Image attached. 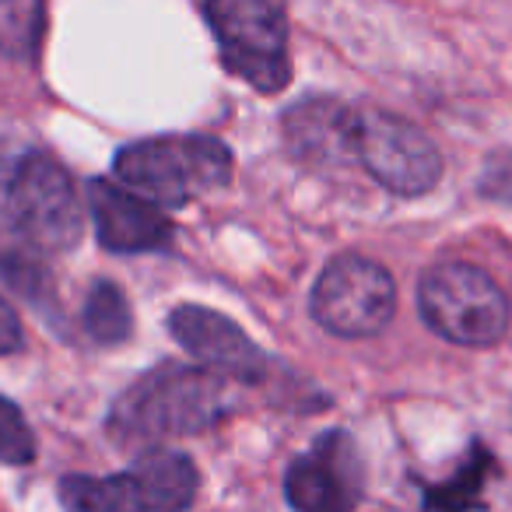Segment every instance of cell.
Returning a JSON list of instances; mask_svg holds the SVG:
<instances>
[{"label":"cell","mask_w":512,"mask_h":512,"mask_svg":"<svg viewBox=\"0 0 512 512\" xmlns=\"http://www.w3.org/2000/svg\"><path fill=\"white\" fill-rule=\"evenodd\" d=\"M235 407L232 383L200 365L162 362L141 376L113 407L106 432L127 449H162L169 439L200 435L225 421Z\"/></svg>","instance_id":"6da1fadb"},{"label":"cell","mask_w":512,"mask_h":512,"mask_svg":"<svg viewBox=\"0 0 512 512\" xmlns=\"http://www.w3.org/2000/svg\"><path fill=\"white\" fill-rule=\"evenodd\" d=\"M113 172L123 190L155 207H186L232 179V151L218 137L165 134L116 151Z\"/></svg>","instance_id":"7a4b0ae2"},{"label":"cell","mask_w":512,"mask_h":512,"mask_svg":"<svg viewBox=\"0 0 512 512\" xmlns=\"http://www.w3.org/2000/svg\"><path fill=\"white\" fill-rule=\"evenodd\" d=\"M0 214L46 253H67L85 232V211L67 169L36 148L0 158Z\"/></svg>","instance_id":"3957f363"},{"label":"cell","mask_w":512,"mask_h":512,"mask_svg":"<svg viewBox=\"0 0 512 512\" xmlns=\"http://www.w3.org/2000/svg\"><path fill=\"white\" fill-rule=\"evenodd\" d=\"M200 474L176 449H148L123 474H67L57 484L64 512H186L197 498Z\"/></svg>","instance_id":"277c9868"},{"label":"cell","mask_w":512,"mask_h":512,"mask_svg":"<svg viewBox=\"0 0 512 512\" xmlns=\"http://www.w3.org/2000/svg\"><path fill=\"white\" fill-rule=\"evenodd\" d=\"M418 309L435 334L463 348L498 344L512 320L509 299L491 274L463 260L428 267L418 285Z\"/></svg>","instance_id":"5b68a950"},{"label":"cell","mask_w":512,"mask_h":512,"mask_svg":"<svg viewBox=\"0 0 512 512\" xmlns=\"http://www.w3.org/2000/svg\"><path fill=\"white\" fill-rule=\"evenodd\" d=\"M221 64L253 85L256 92L274 95L292 81L288 60V15L281 4L267 0H214L204 4Z\"/></svg>","instance_id":"8992f818"},{"label":"cell","mask_w":512,"mask_h":512,"mask_svg":"<svg viewBox=\"0 0 512 512\" xmlns=\"http://www.w3.org/2000/svg\"><path fill=\"white\" fill-rule=\"evenodd\" d=\"M309 309L327 334L344 337V341H362V337H376L390 327L393 313H397V288L383 264L369 256L344 253L323 267Z\"/></svg>","instance_id":"52a82bcc"},{"label":"cell","mask_w":512,"mask_h":512,"mask_svg":"<svg viewBox=\"0 0 512 512\" xmlns=\"http://www.w3.org/2000/svg\"><path fill=\"white\" fill-rule=\"evenodd\" d=\"M355 158L397 197H421L442 179V155L432 137L386 109H355Z\"/></svg>","instance_id":"ba28073f"},{"label":"cell","mask_w":512,"mask_h":512,"mask_svg":"<svg viewBox=\"0 0 512 512\" xmlns=\"http://www.w3.org/2000/svg\"><path fill=\"white\" fill-rule=\"evenodd\" d=\"M365 491V463L348 432L330 428L285 470V495L295 512H355Z\"/></svg>","instance_id":"9c48e42d"},{"label":"cell","mask_w":512,"mask_h":512,"mask_svg":"<svg viewBox=\"0 0 512 512\" xmlns=\"http://www.w3.org/2000/svg\"><path fill=\"white\" fill-rule=\"evenodd\" d=\"M169 330L193 358L200 369L228 379V383L256 386L271 376V358L256 348L239 323L214 313L207 306H176L169 313Z\"/></svg>","instance_id":"30bf717a"},{"label":"cell","mask_w":512,"mask_h":512,"mask_svg":"<svg viewBox=\"0 0 512 512\" xmlns=\"http://www.w3.org/2000/svg\"><path fill=\"white\" fill-rule=\"evenodd\" d=\"M88 211L95 221V239L109 253H158L176 239L162 207L123 190L113 179H88Z\"/></svg>","instance_id":"8fae6325"},{"label":"cell","mask_w":512,"mask_h":512,"mask_svg":"<svg viewBox=\"0 0 512 512\" xmlns=\"http://www.w3.org/2000/svg\"><path fill=\"white\" fill-rule=\"evenodd\" d=\"M285 144L306 165H337L355 158V109L337 99H302L281 120Z\"/></svg>","instance_id":"7c38bea8"},{"label":"cell","mask_w":512,"mask_h":512,"mask_svg":"<svg viewBox=\"0 0 512 512\" xmlns=\"http://www.w3.org/2000/svg\"><path fill=\"white\" fill-rule=\"evenodd\" d=\"M495 474V460H491L488 446L474 442L467 460L460 463L446 484H428L425 488V509L428 512H477L484 509V484Z\"/></svg>","instance_id":"4fadbf2b"},{"label":"cell","mask_w":512,"mask_h":512,"mask_svg":"<svg viewBox=\"0 0 512 512\" xmlns=\"http://www.w3.org/2000/svg\"><path fill=\"white\" fill-rule=\"evenodd\" d=\"M85 330L95 344H123L134 330V313L120 285L113 281H95L85 302Z\"/></svg>","instance_id":"5bb4252c"},{"label":"cell","mask_w":512,"mask_h":512,"mask_svg":"<svg viewBox=\"0 0 512 512\" xmlns=\"http://www.w3.org/2000/svg\"><path fill=\"white\" fill-rule=\"evenodd\" d=\"M46 32V8L36 0H0V53L11 60H36Z\"/></svg>","instance_id":"9a60e30c"},{"label":"cell","mask_w":512,"mask_h":512,"mask_svg":"<svg viewBox=\"0 0 512 512\" xmlns=\"http://www.w3.org/2000/svg\"><path fill=\"white\" fill-rule=\"evenodd\" d=\"M0 274L15 288L22 299H29L39 313H53V295H50V271L29 253H4L0 256Z\"/></svg>","instance_id":"2e32d148"},{"label":"cell","mask_w":512,"mask_h":512,"mask_svg":"<svg viewBox=\"0 0 512 512\" xmlns=\"http://www.w3.org/2000/svg\"><path fill=\"white\" fill-rule=\"evenodd\" d=\"M36 460V435L15 400L0 397V463L25 467Z\"/></svg>","instance_id":"e0dca14e"},{"label":"cell","mask_w":512,"mask_h":512,"mask_svg":"<svg viewBox=\"0 0 512 512\" xmlns=\"http://www.w3.org/2000/svg\"><path fill=\"white\" fill-rule=\"evenodd\" d=\"M477 190H481V197H488V200L512 204V151H498V155L488 158Z\"/></svg>","instance_id":"ac0fdd59"},{"label":"cell","mask_w":512,"mask_h":512,"mask_svg":"<svg viewBox=\"0 0 512 512\" xmlns=\"http://www.w3.org/2000/svg\"><path fill=\"white\" fill-rule=\"evenodd\" d=\"M22 344H25L22 320H18V313L11 309L8 299H0V358L22 351Z\"/></svg>","instance_id":"d6986e66"}]
</instances>
